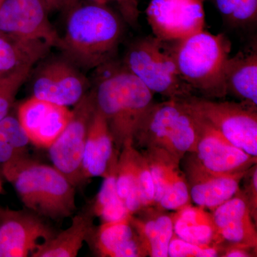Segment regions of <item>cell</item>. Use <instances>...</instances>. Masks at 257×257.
<instances>
[{
  "label": "cell",
  "instance_id": "4",
  "mask_svg": "<svg viewBox=\"0 0 257 257\" xmlns=\"http://www.w3.org/2000/svg\"><path fill=\"white\" fill-rule=\"evenodd\" d=\"M167 42L181 77L196 95L224 99V69L231 50V41L224 34L214 35L204 30Z\"/></svg>",
  "mask_w": 257,
  "mask_h": 257
},
{
  "label": "cell",
  "instance_id": "29",
  "mask_svg": "<svg viewBox=\"0 0 257 257\" xmlns=\"http://www.w3.org/2000/svg\"><path fill=\"white\" fill-rule=\"evenodd\" d=\"M222 244H201L184 241L174 234L168 248L170 257L221 256Z\"/></svg>",
  "mask_w": 257,
  "mask_h": 257
},
{
  "label": "cell",
  "instance_id": "13",
  "mask_svg": "<svg viewBox=\"0 0 257 257\" xmlns=\"http://www.w3.org/2000/svg\"><path fill=\"white\" fill-rule=\"evenodd\" d=\"M55 234L43 218L32 211L0 207V257L31 256Z\"/></svg>",
  "mask_w": 257,
  "mask_h": 257
},
{
  "label": "cell",
  "instance_id": "7",
  "mask_svg": "<svg viewBox=\"0 0 257 257\" xmlns=\"http://www.w3.org/2000/svg\"><path fill=\"white\" fill-rule=\"evenodd\" d=\"M183 99L194 114L230 143L257 157V108L197 95Z\"/></svg>",
  "mask_w": 257,
  "mask_h": 257
},
{
  "label": "cell",
  "instance_id": "35",
  "mask_svg": "<svg viewBox=\"0 0 257 257\" xmlns=\"http://www.w3.org/2000/svg\"><path fill=\"white\" fill-rule=\"evenodd\" d=\"M5 194L4 184H3V175L0 174V197Z\"/></svg>",
  "mask_w": 257,
  "mask_h": 257
},
{
  "label": "cell",
  "instance_id": "33",
  "mask_svg": "<svg viewBox=\"0 0 257 257\" xmlns=\"http://www.w3.org/2000/svg\"><path fill=\"white\" fill-rule=\"evenodd\" d=\"M252 249L238 246V245L230 244L229 247L224 248L221 256L224 257H250L252 256L250 251Z\"/></svg>",
  "mask_w": 257,
  "mask_h": 257
},
{
  "label": "cell",
  "instance_id": "3",
  "mask_svg": "<svg viewBox=\"0 0 257 257\" xmlns=\"http://www.w3.org/2000/svg\"><path fill=\"white\" fill-rule=\"evenodd\" d=\"M1 173L27 209L43 219L60 221L75 212L76 187L53 166L27 157L2 167Z\"/></svg>",
  "mask_w": 257,
  "mask_h": 257
},
{
  "label": "cell",
  "instance_id": "20",
  "mask_svg": "<svg viewBox=\"0 0 257 257\" xmlns=\"http://www.w3.org/2000/svg\"><path fill=\"white\" fill-rule=\"evenodd\" d=\"M191 201L197 207L212 210L239 192L246 172L218 175L185 168Z\"/></svg>",
  "mask_w": 257,
  "mask_h": 257
},
{
  "label": "cell",
  "instance_id": "15",
  "mask_svg": "<svg viewBox=\"0 0 257 257\" xmlns=\"http://www.w3.org/2000/svg\"><path fill=\"white\" fill-rule=\"evenodd\" d=\"M151 171L154 189V206L162 210L177 211L191 202L188 182L180 170L181 160L158 149L142 151Z\"/></svg>",
  "mask_w": 257,
  "mask_h": 257
},
{
  "label": "cell",
  "instance_id": "11",
  "mask_svg": "<svg viewBox=\"0 0 257 257\" xmlns=\"http://www.w3.org/2000/svg\"><path fill=\"white\" fill-rule=\"evenodd\" d=\"M48 13L41 0H5L0 8V32L58 48L61 36L49 20Z\"/></svg>",
  "mask_w": 257,
  "mask_h": 257
},
{
  "label": "cell",
  "instance_id": "32",
  "mask_svg": "<svg viewBox=\"0 0 257 257\" xmlns=\"http://www.w3.org/2000/svg\"><path fill=\"white\" fill-rule=\"evenodd\" d=\"M94 3L106 5V3L116 1L121 6L123 14L128 23L132 25H138L139 12L135 0H92Z\"/></svg>",
  "mask_w": 257,
  "mask_h": 257
},
{
  "label": "cell",
  "instance_id": "23",
  "mask_svg": "<svg viewBox=\"0 0 257 257\" xmlns=\"http://www.w3.org/2000/svg\"><path fill=\"white\" fill-rule=\"evenodd\" d=\"M90 207L75 214L67 229L37 246L32 257H76L84 243L90 241L95 228Z\"/></svg>",
  "mask_w": 257,
  "mask_h": 257
},
{
  "label": "cell",
  "instance_id": "8",
  "mask_svg": "<svg viewBox=\"0 0 257 257\" xmlns=\"http://www.w3.org/2000/svg\"><path fill=\"white\" fill-rule=\"evenodd\" d=\"M72 110L68 124L48 150L53 167L76 187L85 181L82 173L83 155L89 125L96 110L93 89L86 93Z\"/></svg>",
  "mask_w": 257,
  "mask_h": 257
},
{
  "label": "cell",
  "instance_id": "27",
  "mask_svg": "<svg viewBox=\"0 0 257 257\" xmlns=\"http://www.w3.org/2000/svg\"><path fill=\"white\" fill-rule=\"evenodd\" d=\"M116 162L104 177L101 188L90 207L93 215L99 217L102 222L121 220L130 215L116 190Z\"/></svg>",
  "mask_w": 257,
  "mask_h": 257
},
{
  "label": "cell",
  "instance_id": "31",
  "mask_svg": "<svg viewBox=\"0 0 257 257\" xmlns=\"http://www.w3.org/2000/svg\"><path fill=\"white\" fill-rule=\"evenodd\" d=\"M244 189L242 191L245 197L247 199L248 205L251 209L253 219H257V167L256 164L251 167L245 174Z\"/></svg>",
  "mask_w": 257,
  "mask_h": 257
},
{
  "label": "cell",
  "instance_id": "9",
  "mask_svg": "<svg viewBox=\"0 0 257 257\" xmlns=\"http://www.w3.org/2000/svg\"><path fill=\"white\" fill-rule=\"evenodd\" d=\"M202 124L195 149L187 154L185 168L224 175L246 172L256 165V157L230 143L207 123Z\"/></svg>",
  "mask_w": 257,
  "mask_h": 257
},
{
  "label": "cell",
  "instance_id": "18",
  "mask_svg": "<svg viewBox=\"0 0 257 257\" xmlns=\"http://www.w3.org/2000/svg\"><path fill=\"white\" fill-rule=\"evenodd\" d=\"M117 152L105 118L96 108L88 130L83 155L84 180L106 177L117 160Z\"/></svg>",
  "mask_w": 257,
  "mask_h": 257
},
{
  "label": "cell",
  "instance_id": "14",
  "mask_svg": "<svg viewBox=\"0 0 257 257\" xmlns=\"http://www.w3.org/2000/svg\"><path fill=\"white\" fill-rule=\"evenodd\" d=\"M87 79L70 61L55 59L45 62L33 79V96L58 105L77 104L88 92Z\"/></svg>",
  "mask_w": 257,
  "mask_h": 257
},
{
  "label": "cell",
  "instance_id": "12",
  "mask_svg": "<svg viewBox=\"0 0 257 257\" xmlns=\"http://www.w3.org/2000/svg\"><path fill=\"white\" fill-rule=\"evenodd\" d=\"M116 161L115 179L118 194L128 214L155 204V189L150 166L133 142L123 145Z\"/></svg>",
  "mask_w": 257,
  "mask_h": 257
},
{
  "label": "cell",
  "instance_id": "2",
  "mask_svg": "<svg viewBox=\"0 0 257 257\" xmlns=\"http://www.w3.org/2000/svg\"><path fill=\"white\" fill-rule=\"evenodd\" d=\"M93 87L96 108L105 118L116 150L134 136L154 101L152 93L122 64L115 61L99 68Z\"/></svg>",
  "mask_w": 257,
  "mask_h": 257
},
{
  "label": "cell",
  "instance_id": "30",
  "mask_svg": "<svg viewBox=\"0 0 257 257\" xmlns=\"http://www.w3.org/2000/svg\"><path fill=\"white\" fill-rule=\"evenodd\" d=\"M32 67H27L20 69L9 77L0 80V120L10 114L15 97L20 87L30 76Z\"/></svg>",
  "mask_w": 257,
  "mask_h": 257
},
{
  "label": "cell",
  "instance_id": "22",
  "mask_svg": "<svg viewBox=\"0 0 257 257\" xmlns=\"http://www.w3.org/2000/svg\"><path fill=\"white\" fill-rule=\"evenodd\" d=\"M130 216L119 221L102 222L91 241L97 254L104 257L147 256Z\"/></svg>",
  "mask_w": 257,
  "mask_h": 257
},
{
  "label": "cell",
  "instance_id": "36",
  "mask_svg": "<svg viewBox=\"0 0 257 257\" xmlns=\"http://www.w3.org/2000/svg\"><path fill=\"white\" fill-rule=\"evenodd\" d=\"M5 0H0V8H1L2 5L4 3Z\"/></svg>",
  "mask_w": 257,
  "mask_h": 257
},
{
  "label": "cell",
  "instance_id": "17",
  "mask_svg": "<svg viewBox=\"0 0 257 257\" xmlns=\"http://www.w3.org/2000/svg\"><path fill=\"white\" fill-rule=\"evenodd\" d=\"M210 214L224 241L256 250V225L241 189L234 197L211 210Z\"/></svg>",
  "mask_w": 257,
  "mask_h": 257
},
{
  "label": "cell",
  "instance_id": "34",
  "mask_svg": "<svg viewBox=\"0 0 257 257\" xmlns=\"http://www.w3.org/2000/svg\"><path fill=\"white\" fill-rule=\"evenodd\" d=\"M48 13L60 9L64 5L63 0H41Z\"/></svg>",
  "mask_w": 257,
  "mask_h": 257
},
{
  "label": "cell",
  "instance_id": "21",
  "mask_svg": "<svg viewBox=\"0 0 257 257\" xmlns=\"http://www.w3.org/2000/svg\"><path fill=\"white\" fill-rule=\"evenodd\" d=\"M155 206L144 208L130 216L147 256L168 257L169 244L174 235L172 214Z\"/></svg>",
  "mask_w": 257,
  "mask_h": 257
},
{
  "label": "cell",
  "instance_id": "24",
  "mask_svg": "<svg viewBox=\"0 0 257 257\" xmlns=\"http://www.w3.org/2000/svg\"><path fill=\"white\" fill-rule=\"evenodd\" d=\"M174 234L184 241L201 244L224 242L205 209L189 204L172 214Z\"/></svg>",
  "mask_w": 257,
  "mask_h": 257
},
{
  "label": "cell",
  "instance_id": "38",
  "mask_svg": "<svg viewBox=\"0 0 257 257\" xmlns=\"http://www.w3.org/2000/svg\"><path fill=\"white\" fill-rule=\"evenodd\" d=\"M0 35H3V34H2L1 32H0Z\"/></svg>",
  "mask_w": 257,
  "mask_h": 257
},
{
  "label": "cell",
  "instance_id": "6",
  "mask_svg": "<svg viewBox=\"0 0 257 257\" xmlns=\"http://www.w3.org/2000/svg\"><path fill=\"white\" fill-rule=\"evenodd\" d=\"M122 64L154 94L167 99L196 95L181 77L167 42L154 35L134 40L126 49Z\"/></svg>",
  "mask_w": 257,
  "mask_h": 257
},
{
  "label": "cell",
  "instance_id": "5",
  "mask_svg": "<svg viewBox=\"0 0 257 257\" xmlns=\"http://www.w3.org/2000/svg\"><path fill=\"white\" fill-rule=\"evenodd\" d=\"M202 124L184 99L155 102L138 126L133 143L143 150H163L182 160L195 149Z\"/></svg>",
  "mask_w": 257,
  "mask_h": 257
},
{
  "label": "cell",
  "instance_id": "16",
  "mask_svg": "<svg viewBox=\"0 0 257 257\" xmlns=\"http://www.w3.org/2000/svg\"><path fill=\"white\" fill-rule=\"evenodd\" d=\"M72 110L32 96L22 103L18 119L30 139L40 148L48 149L68 124Z\"/></svg>",
  "mask_w": 257,
  "mask_h": 257
},
{
  "label": "cell",
  "instance_id": "19",
  "mask_svg": "<svg viewBox=\"0 0 257 257\" xmlns=\"http://www.w3.org/2000/svg\"><path fill=\"white\" fill-rule=\"evenodd\" d=\"M226 96L257 108V46L251 45L236 52L226 61L224 73Z\"/></svg>",
  "mask_w": 257,
  "mask_h": 257
},
{
  "label": "cell",
  "instance_id": "1",
  "mask_svg": "<svg viewBox=\"0 0 257 257\" xmlns=\"http://www.w3.org/2000/svg\"><path fill=\"white\" fill-rule=\"evenodd\" d=\"M123 32L121 19L105 5H83L69 15L58 48L77 67L98 69L114 61Z\"/></svg>",
  "mask_w": 257,
  "mask_h": 257
},
{
  "label": "cell",
  "instance_id": "10",
  "mask_svg": "<svg viewBox=\"0 0 257 257\" xmlns=\"http://www.w3.org/2000/svg\"><path fill=\"white\" fill-rule=\"evenodd\" d=\"M146 15L154 36L163 42L183 40L205 26L204 0H151Z\"/></svg>",
  "mask_w": 257,
  "mask_h": 257
},
{
  "label": "cell",
  "instance_id": "37",
  "mask_svg": "<svg viewBox=\"0 0 257 257\" xmlns=\"http://www.w3.org/2000/svg\"><path fill=\"white\" fill-rule=\"evenodd\" d=\"M63 1H64V3H67V2H68L69 0H63Z\"/></svg>",
  "mask_w": 257,
  "mask_h": 257
},
{
  "label": "cell",
  "instance_id": "26",
  "mask_svg": "<svg viewBox=\"0 0 257 257\" xmlns=\"http://www.w3.org/2000/svg\"><path fill=\"white\" fill-rule=\"evenodd\" d=\"M30 140L17 116L10 114L0 120V165H11L28 156Z\"/></svg>",
  "mask_w": 257,
  "mask_h": 257
},
{
  "label": "cell",
  "instance_id": "28",
  "mask_svg": "<svg viewBox=\"0 0 257 257\" xmlns=\"http://www.w3.org/2000/svg\"><path fill=\"white\" fill-rule=\"evenodd\" d=\"M225 25L249 31L257 23V0H213Z\"/></svg>",
  "mask_w": 257,
  "mask_h": 257
},
{
  "label": "cell",
  "instance_id": "25",
  "mask_svg": "<svg viewBox=\"0 0 257 257\" xmlns=\"http://www.w3.org/2000/svg\"><path fill=\"white\" fill-rule=\"evenodd\" d=\"M50 48L45 42L24 41L0 35V80L46 57Z\"/></svg>",
  "mask_w": 257,
  "mask_h": 257
}]
</instances>
